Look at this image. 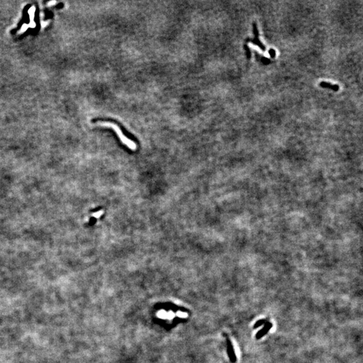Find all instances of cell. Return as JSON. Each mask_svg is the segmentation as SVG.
Instances as JSON below:
<instances>
[{
    "instance_id": "8992f818",
    "label": "cell",
    "mask_w": 363,
    "mask_h": 363,
    "mask_svg": "<svg viewBox=\"0 0 363 363\" xmlns=\"http://www.w3.org/2000/svg\"><path fill=\"white\" fill-rule=\"evenodd\" d=\"M267 321H268V320L267 319H262L257 321L255 323V324L254 325V329L258 328L261 327L262 325H264V324H266Z\"/></svg>"
},
{
    "instance_id": "277c9868",
    "label": "cell",
    "mask_w": 363,
    "mask_h": 363,
    "mask_svg": "<svg viewBox=\"0 0 363 363\" xmlns=\"http://www.w3.org/2000/svg\"><path fill=\"white\" fill-rule=\"evenodd\" d=\"M319 85L321 87H322V88L332 89L334 91H336L339 90V86L338 85H333V84H329V83L325 82V81L321 82Z\"/></svg>"
},
{
    "instance_id": "52a82bcc",
    "label": "cell",
    "mask_w": 363,
    "mask_h": 363,
    "mask_svg": "<svg viewBox=\"0 0 363 363\" xmlns=\"http://www.w3.org/2000/svg\"><path fill=\"white\" fill-rule=\"evenodd\" d=\"M244 48H245V50H246V54H247V59H250V57H251V51H250V48L248 47L247 45H245L244 46Z\"/></svg>"
},
{
    "instance_id": "6da1fadb",
    "label": "cell",
    "mask_w": 363,
    "mask_h": 363,
    "mask_svg": "<svg viewBox=\"0 0 363 363\" xmlns=\"http://www.w3.org/2000/svg\"><path fill=\"white\" fill-rule=\"evenodd\" d=\"M96 124L98 125H100V126L112 128V129L116 132L118 138L120 139L121 141L124 145H125L127 147H128V148L132 150V151H135L137 149V144L135 143L134 141L129 139L128 138H127L125 135L123 134L121 128L119 127V126L117 125V124L112 122H109V121H98V122H96Z\"/></svg>"
},
{
    "instance_id": "ba28073f",
    "label": "cell",
    "mask_w": 363,
    "mask_h": 363,
    "mask_svg": "<svg viewBox=\"0 0 363 363\" xmlns=\"http://www.w3.org/2000/svg\"><path fill=\"white\" fill-rule=\"evenodd\" d=\"M269 54H270L271 57L274 58V57H275V55H276V52H275V50H274V49H270V50H269Z\"/></svg>"
},
{
    "instance_id": "3957f363",
    "label": "cell",
    "mask_w": 363,
    "mask_h": 363,
    "mask_svg": "<svg viewBox=\"0 0 363 363\" xmlns=\"http://www.w3.org/2000/svg\"><path fill=\"white\" fill-rule=\"evenodd\" d=\"M227 353L229 357V359H230L232 363H235L237 360V356L236 355V352L235 350H234L233 344L229 338L227 339Z\"/></svg>"
},
{
    "instance_id": "7a4b0ae2",
    "label": "cell",
    "mask_w": 363,
    "mask_h": 363,
    "mask_svg": "<svg viewBox=\"0 0 363 363\" xmlns=\"http://www.w3.org/2000/svg\"><path fill=\"white\" fill-rule=\"evenodd\" d=\"M272 325H273L269 321H267L266 324L264 325L263 328L259 330L258 333L256 334V338L257 340H259V339H261L262 338H263L264 336H266V335L268 333L269 331L271 329V328H272Z\"/></svg>"
},
{
    "instance_id": "5b68a950",
    "label": "cell",
    "mask_w": 363,
    "mask_h": 363,
    "mask_svg": "<svg viewBox=\"0 0 363 363\" xmlns=\"http://www.w3.org/2000/svg\"><path fill=\"white\" fill-rule=\"evenodd\" d=\"M249 40L250 41H252V42L253 43V44H256L257 46H258V47L262 50H263V51H265V50H266V48H265V47L264 46V44L261 43V41L259 39V36H255L254 39H252H252H250Z\"/></svg>"
}]
</instances>
